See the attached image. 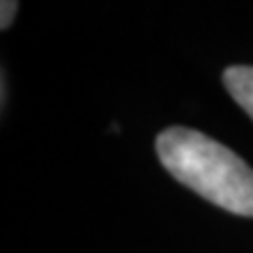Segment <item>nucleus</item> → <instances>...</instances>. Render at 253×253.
<instances>
[{"label": "nucleus", "instance_id": "f257e3e1", "mask_svg": "<svg viewBox=\"0 0 253 253\" xmlns=\"http://www.w3.org/2000/svg\"><path fill=\"white\" fill-rule=\"evenodd\" d=\"M163 167L217 207L253 217V169L219 141L186 126H169L156 137Z\"/></svg>", "mask_w": 253, "mask_h": 253}, {"label": "nucleus", "instance_id": "f03ea898", "mask_svg": "<svg viewBox=\"0 0 253 253\" xmlns=\"http://www.w3.org/2000/svg\"><path fill=\"white\" fill-rule=\"evenodd\" d=\"M224 84L232 99L253 118V68L232 66L224 72Z\"/></svg>", "mask_w": 253, "mask_h": 253}, {"label": "nucleus", "instance_id": "7ed1b4c3", "mask_svg": "<svg viewBox=\"0 0 253 253\" xmlns=\"http://www.w3.org/2000/svg\"><path fill=\"white\" fill-rule=\"evenodd\" d=\"M0 13H2V19H0V28L6 30V28H9L11 23H13L15 13H17V2H13V0H4Z\"/></svg>", "mask_w": 253, "mask_h": 253}]
</instances>
